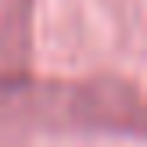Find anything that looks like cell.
Wrapping results in <instances>:
<instances>
[{
	"label": "cell",
	"mask_w": 147,
	"mask_h": 147,
	"mask_svg": "<svg viewBox=\"0 0 147 147\" xmlns=\"http://www.w3.org/2000/svg\"><path fill=\"white\" fill-rule=\"evenodd\" d=\"M0 119L50 133L147 140V90L119 76L32 79L0 76Z\"/></svg>",
	"instance_id": "cell-1"
}]
</instances>
